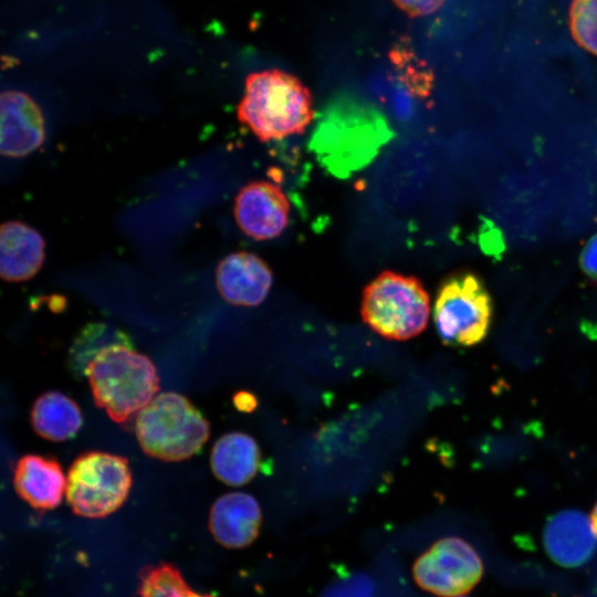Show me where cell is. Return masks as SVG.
Returning a JSON list of instances; mask_svg holds the SVG:
<instances>
[{"label": "cell", "mask_w": 597, "mask_h": 597, "mask_svg": "<svg viewBox=\"0 0 597 597\" xmlns=\"http://www.w3.org/2000/svg\"><path fill=\"white\" fill-rule=\"evenodd\" d=\"M238 119L261 142L305 132L314 117L310 90L280 70L251 73L237 109Z\"/></svg>", "instance_id": "6da1fadb"}, {"label": "cell", "mask_w": 597, "mask_h": 597, "mask_svg": "<svg viewBox=\"0 0 597 597\" xmlns=\"http://www.w3.org/2000/svg\"><path fill=\"white\" fill-rule=\"evenodd\" d=\"M85 376L96 406L118 423L139 412L159 389L154 363L128 344L101 349L88 363Z\"/></svg>", "instance_id": "7a4b0ae2"}, {"label": "cell", "mask_w": 597, "mask_h": 597, "mask_svg": "<svg viewBox=\"0 0 597 597\" xmlns=\"http://www.w3.org/2000/svg\"><path fill=\"white\" fill-rule=\"evenodd\" d=\"M135 433L145 453L175 462L197 454L207 442L210 428L187 397L169 391L156 396L138 412Z\"/></svg>", "instance_id": "3957f363"}, {"label": "cell", "mask_w": 597, "mask_h": 597, "mask_svg": "<svg viewBox=\"0 0 597 597\" xmlns=\"http://www.w3.org/2000/svg\"><path fill=\"white\" fill-rule=\"evenodd\" d=\"M429 313V294L416 276L384 271L363 291L362 318L385 338L407 341L419 335Z\"/></svg>", "instance_id": "277c9868"}, {"label": "cell", "mask_w": 597, "mask_h": 597, "mask_svg": "<svg viewBox=\"0 0 597 597\" xmlns=\"http://www.w3.org/2000/svg\"><path fill=\"white\" fill-rule=\"evenodd\" d=\"M132 488L124 457L102 451L80 454L66 476L65 495L72 511L84 517H105L118 510Z\"/></svg>", "instance_id": "5b68a950"}, {"label": "cell", "mask_w": 597, "mask_h": 597, "mask_svg": "<svg viewBox=\"0 0 597 597\" xmlns=\"http://www.w3.org/2000/svg\"><path fill=\"white\" fill-rule=\"evenodd\" d=\"M492 300L482 281L472 273L447 277L433 308L437 332L447 345L472 346L486 336L492 321Z\"/></svg>", "instance_id": "8992f818"}, {"label": "cell", "mask_w": 597, "mask_h": 597, "mask_svg": "<svg viewBox=\"0 0 597 597\" xmlns=\"http://www.w3.org/2000/svg\"><path fill=\"white\" fill-rule=\"evenodd\" d=\"M412 572L422 589L441 597H458L480 582L483 563L468 542L452 536L437 541L419 556Z\"/></svg>", "instance_id": "52a82bcc"}, {"label": "cell", "mask_w": 597, "mask_h": 597, "mask_svg": "<svg viewBox=\"0 0 597 597\" xmlns=\"http://www.w3.org/2000/svg\"><path fill=\"white\" fill-rule=\"evenodd\" d=\"M290 201L275 182L254 180L234 198L233 213L241 231L256 241L279 237L290 222Z\"/></svg>", "instance_id": "ba28073f"}, {"label": "cell", "mask_w": 597, "mask_h": 597, "mask_svg": "<svg viewBox=\"0 0 597 597\" xmlns=\"http://www.w3.org/2000/svg\"><path fill=\"white\" fill-rule=\"evenodd\" d=\"M273 273L259 255L239 251L224 256L216 269V285L221 297L238 306H256L268 296Z\"/></svg>", "instance_id": "9c48e42d"}, {"label": "cell", "mask_w": 597, "mask_h": 597, "mask_svg": "<svg viewBox=\"0 0 597 597\" xmlns=\"http://www.w3.org/2000/svg\"><path fill=\"white\" fill-rule=\"evenodd\" d=\"M1 153L11 158L24 157L44 142L42 112L25 93L6 91L1 94Z\"/></svg>", "instance_id": "30bf717a"}, {"label": "cell", "mask_w": 597, "mask_h": 597, "mask_svg": "<svg viewBox=\"0 0 597 597\" xmlns=\"http://www.w3.org/2000/svg\"><path fill=\"white\" fill-rule=\"evenodd\" d=\"M543 538L548 556L566 567L585 564L597 548L591 520L577 510H565L553 515L544 528Z\"/></svg>", "instance_id": "8fae6325"}, {"label": "cell", "mask_w": 597, "mask_h": 597, "mask_svg": "<svg viewBox=\"0 0 597 597\" xmlns=\"http://www.w3.org/2000/svg\"><path fill=\"white\" fill-rule=\"evenodd\" d=\"M262 511L248 493L232 492L220 496L212 505L209 527L214 538L229 548L250 545L258 536Z\"/></svg>", "instance_id": "7c38bea8"}, {"label": "cell", "mask_w": 597, "mask_h": 597, "mask_svg": "<svg viewBox=\"0 0 597 597\" xmlns=\"http://www.w3.org/2000/svg\"><path fill=\"white\" fill-rule=\"evenodd\" d=\"M13 485L18 495L32 507L53 510L62 501L66 479L61 464L52 457L25 454L13 472Z\"/></svg>", "instance_id": "4fadbf2b"}, {"label": "cell", "mask_w": 597, "mask_h": 597, "mask_svg": "<svg viewBox=\"0 0 597 597\" xmlns=\"http://www.w3.org/2000/svg\"><path fill=\"white\" fill-rule=\"evenodd\" d=\"M45 242L42 235L21 221L1 226L0 273L7 282H22L33 277L43 265Z\"/></svg>", "instance_id": "5bb4252c"}, {"label": "cell", "mask_w": 597, "mask_h": 597, "mask_svg": "<svg viewBox=\"0 0 597 597\" xmlns=\"http://www.w3.org/2000/svg\"><path fill=\"white\" fill-rule=\"evenodd\" d=\"M210 461L213 474L220 481L240 486L255 476L261 463V452L251 436L229 432L216 441Z\"/></svg>", "instance_id": "9a60e30c"}, {"label": "cell", "mask_w": 597, "mask_h": 597, "mask_svg": "<svg viewBox=\"0 0 597 597\" xmlns=\"http://www.w3.org/2000/svg\"><path fill=\"white\" fill-rule=\"evenodd\" d=\"M30 419L39 436L54 442L74 438L83 425L78 405L57 390L43 392L35 399Z\"/></svg>", "instance_id": "2e32d148"}, {"label": "cell", "mask_w": 597, "mask_h": 597, "mask_svg": "<svg viewBox=\"0 0 597 597\" xmlns=\"http://www.w3.org/2000/svg\"><path fill=\"white\" fill-rule=\"evenodd\" d=\"M113 344L133 345L122 329L106 323L86 324L73 339L69 349V367L73 376L82 379L92 358L104 347Z\"/></svg>", "instance_id": "e0dca14e"}, {"label": "cell", "mask_w": 597, "mask_h": 597, "mask_svg": "<svg viewBox=\"0 0 597 597\" xmlns=\"http://www.w3.org/2000/svg\"><path fill=\"white\" fill-rule=\"evenodd\" d=\"M143 597H214L193 591L172 565L160 564L144 574L140 582Z\"/></svg>", "instance_id": "ac0fdd59"}, {"label": "cell", "mask_w": 597, "mask_h": 597, "mask_svg": "<svg viewBox=\"0 0 597 597\" xmlns=\"http://www.w3.org/2000/svg\"><path fill=\"white\" fill-rule=\"evenodd\" d=\"M389 56L409 92L419 97L428 96L432 88L433 76L425 62L418 60L406 45H396Z\"/></svg>", "instance_id": "d6986e66"}, {"label": "cell", "mask_w": 597, "mask_h": 597, "mask_svg": "<svg viewBox=\"0 0 597 597\" xmlns=\"http://www.w3.org/2000/svg\"><path fill=\"white\" fill-rule=\"evenodd\" d=\"M568 24L575 42L597 55V0H572Z\"/></svg>", "instance_id": "ffe728a7"}, {"label": "cell", "mask_w": 597, "mask_h": 597, "mask_svg": "<svg viewBox=\"0 0 597 597\" xmlns=\"http://www.w3.org/2000/svg\"><path fill=\"white\" fill-rule=\"evenodd\" d=\"M322 597H374V585L363 574H347L327 586Z\"/></svg>", "instance_id": "44dd1931"}, {"label": "cell", "mask_w": 597, "mask_h": 597, "mask_svg": "<svg viewBox=\"0 0 597 597\" xmlns=\"http://www.w3.org/2000/svg\"><path fill=\"white\" fill-rule=\"evenodd\" d=\"M409 17H423L439 10L446 0H391Z\"/></svg>", "instance_id": "7402d4cb"}, {"label": "cell", "mask_w": 597, "mask_h": 597, "mask_svg": "<svg viewBox=\"0 0 597 597\" xmlns=\"http://www.w3.org/2000/svg\"><path fill=\"white\" fill-rule=\"evenodd\" d=\"M582 265L589 275L597 276V235L586 245L582 256Z\"/></svg>", "instance_id": "603a6c76"}, {"label": "cell", "mask_w": 597, "mask_h": 597, "mask_svg": "<svg viewBox=\"0 0 597 597\" xmlns=\"http://www.w3.org/2000/svg\"><path fill=\"white\" fill-rule=\"evenodd\" d=\"M233 402L237 409L244 412H250L256 407L255 397L248 391H238L233 397Z\"/></svg>", "instance_id": "cb8c5ba5"}, {"label": "cell", "mask_w": 597, "mask_h": 597, "mask_svg": "<svg viewBox=\"0 0 597 597\" xmlns=\"http://www.w3.org/2000/svg\"><path fill=\"white\" fill-rule=\"evenodd\" d=\"M590 520H591V524H593V527H594V531L597 535V503L593 510V513H591V516H590Z\"/></svg>", "instance_id": "d4e9b609"}, {"label": "cell", "mask_w": 597, "mask_h": 597, "mask_svg": "<svg viewBox=\"0 0 597 597\" xmlns=\"http://www.w3.org/2000/svg\"><path fill=\"white\" fill-rule=\"evenodd\" d=\"M458 597H460V596H458Z\"/></svg>", "instance_id": "484cf974"}]
</instances>
